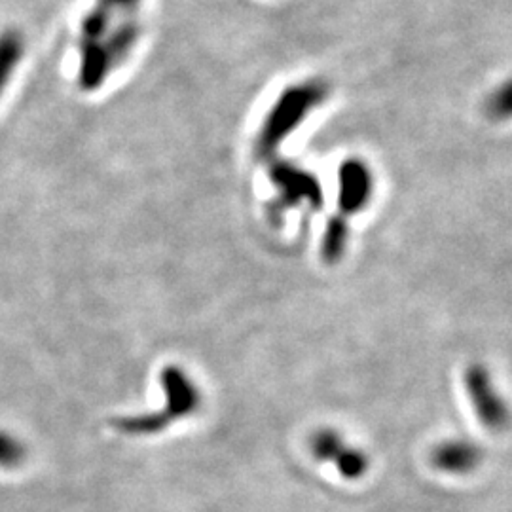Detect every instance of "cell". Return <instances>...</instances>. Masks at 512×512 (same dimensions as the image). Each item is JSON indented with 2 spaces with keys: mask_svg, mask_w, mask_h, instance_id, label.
<instances>
[{
  "mask_svg": "<svg viewBox=\"0 0 512 512\" xmlns=\"http://www.w3.org/2000/svg\"><path fill=\"white\" fill-rule=\"evenodd\" d=\"M139 0H95L82 19L80 29V74L84 90H97L114 73L139 37L133 14Z\"/></svg>",
  "mask_w": 512,
  "mask_h": 512,
  "instance_id": "obj_1",
  "label": "cell"
},
{
  "mask_svg": "<svg viewBox=\"0 0 512 512\" xmlns=\"http://www.w3.org/2000/svg\"><path fill=\"white\" fill-rule=\"evenodd\" d=\"M478 450L475 446H469V444H448V446H442L437 456H435V463L439 465L440 469L444 471H450V473H465V471H471L478 463Z\"/></svg>",
  "mask_w": 512,
  "mask_h": 512,
  "instance_id": "obj_3",
  "label": "cell"
},
{
  "mask_svg": "<svg viewBox=\"0 0 512 512\" xmlns=\"http://www.w3.org/2000/svg\"><path fill=\"white\" fill-rule=\"evenodd\" d=\"M23 55L21 37L16 33H4L0 37V93L6 88V82L18 67L19 59Z\"/></svg>",
  "mask_w": 512,
  "mask_h": 512,
  "instance_id": "obj_4",
  "label": "cell"
},
{
  "mask_svg": "<svg viewBox=\"0 0 512 512\" xmlns=\"http://www.w3.org/2000/svg\"><path fill=\"white\" fill-rule=\"evenodd\" d=\"M317 458L330 459L338 471L348 478H357L366 471V458L357 450H346V446L336 437H319L315 442Z\"/></svg>",
  "mask_w": 512,
  "mask_h": 512,
  "instance_id": "obj_2",
  "label": "cell"
}]
</instances>
